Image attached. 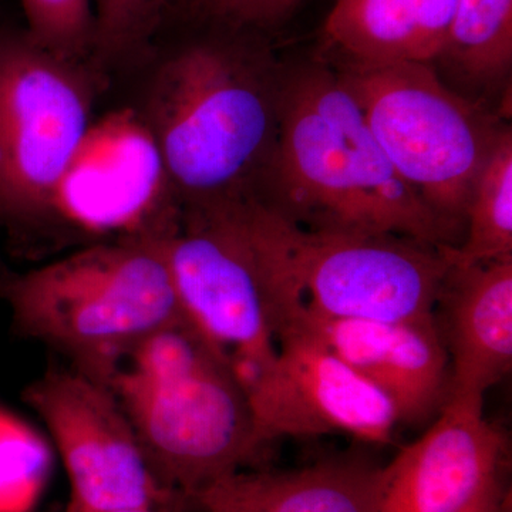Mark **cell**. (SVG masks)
Returning a JSON list of instances; mask_svg holds the SVG:
<instances>
[{"instance_id": "13", "label": "cell", "mask_w": 512, "mask_h": 512, "mask_svg": "<svg viewBox=\"0 0 512 512\" xmlns=\"http://www.w3.org/2000/svg\"><path fill=\"white\" fill-rule=\"evenodd\" d=\"M292 326L316 336L390 400L400 424L436 419L450 397V359L436 316L419 320L298 315Z\"/></svg>"}, {"instance_id": "17", "label": "cell", "mask_w": 512, "mask_h": 512, "mask_svg": "<svg viewBox=\"0 0 512 512\" xmlns=\"http://www.w3.org/2000/svg\"><path fill=\"white\" fill-rule=\"evenodd\" d=\"M456 264L512 258V133L501 128L471 190L457 247H443Z\"/></svg>"}, {"instance_id": "8", "label": "cell", "mask_w": 512, "mask_h": 512, "mask_svg": "<svg viewBox=\"0 0 512 512\" xmlns=\"http://www.w3.org/2000/svg\"><path fill=\"white\" fill-rule=\"evenodd\" d=\"M238 200L190 205L160 234L184 318L244 387L274 363L276 339Z\"/></svg>"}, {"instance_id": "24", "label": "cell", "mask_w": 512, "mask_h": 512, "mask_svg": "<svg viewBox=\"0 0 512 512\" xmlns=\"http://www.w3.org/2000/svg\"><path fill=\"white\" fill-rule=\"evenodd\" d=\"M497 512H512L511 491H508V494L505 495L503 504L500 505Z\"/></svg>"}, {"instance_id": "26", "label": "cell", "mask_w": 512, "mask_h": 512, "mask_svg": "<svg viewBox=\"0 0 512 512\" xmlns=\"http://www.w3.org/2000/svg\"><path fill=\"white\" fill-rule=\"evenodd\" d=\"M188 2H190V0H171V6H173L174 3H181V5H187Z\"/></svg>"}, {"instance_id": "16", "label": "cell", "mask_w": 512, "mask_h": 512, "mask_svg": "<svg viewBox=\"0 0 512 512\" xmlns=\"http://www.w3.org/2000/svg\"><path fill=\"white\" fill-rule=\"evenodd\" d=\"M457 0H336L326 43L342 67L430 63L443 57Z\"/></svg>"}, {"instance_id": "14", "label": "cell", "mask_w": 512, "mask_h": 512, "mask_svg": "<svg viewBox=\"0 0 512 512\" xmlns=\"http://www.w3.org/2000/svg\"><path fill=\"white\" fill-rule=\"evenodd\" d=\"M434 316L450 359L448 400L484 407L512 369V258L448 261Z\"/></svg>"}, {"instance_id": "20", "label": "cell", "mask_w": 512, "mask_h": 512, "mask_svg": "<svg viewBox=\"0 0 512 512\" xmlns=\"http://www.w3.org/2000/svg\"><path fill=\"white\" fill-rule=\"evenodd\" d=\"M26 35L33 43L62 59L83 63L92 56V0H19Z\"/></svg>"}, {"instance_id": "15", "label": "cell", "mask_w": 512, "mask_h": 512, "mask_svg": "<svg viewBox=\"0 0 512 512\" xmlns=\"http://www.w3.org/2000/svg\"><path fill=\"white\" fill-rule=\"evenodd\" d=\"M382 468L359 458L248 468L201 488L187 504L200 512H376Z\"/></svg>"}, {"instance_id": "10", "label": "cell", "mask_w": 512, "mask_h": 512, "mask_svg": "<svg viewBox=\"0 0 512 512\" xmlns=\"http://www.w3.org/2000/svg\"><path fill=\"white\" fill-rule=\"evenodd\" d=\"M157 138L126 107L92 121L57 183L49 218L96 242L161 234L177 218Z\"/></svg>"}, {"instance_id": "7", "label": "cell", "mask_w": 512, "mask_h": 512, "mask_svg": "<svg viewBox=\"0 0 512 512\" xmlns=\"http://www.w3.org/2000/svg\"><path fill=\"white\" fill-rule=\"evenodd\" d=\"M83 63L0 29V224L22 234L49 220L64 168L92 119Z\"/></svg>"}, {"instance_id": "23", "label": "cell", "mask_w": 512, "mask_h": 512, "mask_svg": "<svg viewBox=\"0 0 512 512\" xmlns=\"http://www.w3.org/2000/svg\"><path fill=\"white\" fill-rule=\"evenodd\" d=\"M187 510V504L174 503L165 505H148V507L126 508V510H117L110 512H185Z\"/></svg>"}, {"instance_id": "11", "label": "cell", "mask_w": 512, "mask_h": 512, "mask_svg": "<svg viewBox=\"0 0 512 512\" xmlns=\"http://www.w3.org/2000/svg\"><path fill=\"white\" fill-rule=\"evenodd\" d=\"M275 338L274 363L247 390L264 446L328 434L379 446L393 440L399 417L377 387L305 330L286 326Z\"/></svg>"}, {"instance_id": "18", "label": "cell", "mask_w": 512, "mask_h": 512, "mask_svg": "<svg viewBox=\"0 0 512 512\" xmlns=\"http://www.w3.org/2000/svg\"><path fill=\"white\" fill-rule=\"evenodd\" d=\"M441 59L477 86L505 79L512 66V0H457Z\"/></svg>"}, {"instance_id": "19", "label": "cell", "mask_w": 512, "mask_h": 512, "mask_svg": "<svg viewBox=\"0 0 512 512\" xmlns=\"http://www.w3.org/2000/svg\"><path fill=\"white\" fill-rule=\"evenodd\" d=\"M92 57L116 63L143 55L163 25L171 0H92Z\"/></svg>"}, {"instance_id": "4", "label": "cell", "mask_w": 512, "mask_h": 512, "mask_svg": "<svg viewBox=\"0 0 512 512\" xmlns=\"http://www.w3.org/2000/svg\"><path fill=\"white\" fill-rule=\"evenodd\" d=\"M238 211L274 333L298 315L383 322L434 316L448 271L443 247L303 227L254 197L238 200Z\"/></svg>"}, {"instance_id": "9", "label": "cell", "mask_w": 512, "mask_h": 512, "mask_svg": "<svg viewBox=\"0 0 512 512\" xmlns=\"http://www.w3.org/2000/svg\"><path fill=\"white\" fill-rule=\"evenodd\" d=\"M23 400L62 458L73 512L187 504L154 476L133 424L106 384L69 366L50 367L26 386Z\"/></svg>"}, {"instance_id": "12", "label": "cell", "mask_w": 512, "mask_h": 512, "mask_svg": "<svg viewBox=\"0 0 512 512\" xmlns=\"http://www.w3.org/2000/svg\"><path fill=\"white\" fill-rule=\"evenodd\" d=\"M505 467L507 440L484 407L448 400L426 433L383 466L376 512H463Z\"/></svg>"}, {"instance_id": "21", "label": "cell", "mask_w": 512, "mask_h": 512, "mask_svg": "<svg viewBox=\"0 0 512 512\" xmlns=\"http://www.w3.org/2000/svg\"><path fill=\"white\" fill-rule=\"evenodd\" d=\"M303 0H190L191 8L228 28H266L286 18Z\"/></svg>"}, {"instance_id": "22", "label": "cell", "mask_w": 512, "mask_h": 512, "mask_svg": "<svg viewBox=\"0 0 512 512\" xmlns=\"http://www.w3.org/2000/svg\"><path fill=\"white\" fill-rule=\"evenodd\" d=\"M508 491L510 490H507L505 485V477L498 478L485 487L463 512H497Z\"/></svg>"}, {"instance_id": "5", "label": "cell", "mask_w": 512, "mask_h": 512, "mask_svg": "<svg viewBox=\"0 0 512 512\" xmlns=\"http://www.w3.org/2000/svg\"><path fill=\"white\" fill-rule=\"evenodd\" d=\"M279 83L248 47L202 40L161 64L146 119L168 177L190 205L244 198L268 170L278 128Z\"/></svg>"}, {"instance_id": "25", "label": "cell", "mask_w": 512, "mask_h": 512, "mask_svg": "<svg viewBox=\"0 0 512 512\" xmlns=\"http://www.w3.org/2000/svg\"><path fill=\"white\" fill-rule=\"evenodd\" d=\"M6 272H9L8 268H6V266L2 264V261H0V276L5 275Z\"/></svg>"}, {"instance_id": "2", "label": "cell", "mask_w": 512, "mask_h": 512, "mask_svg": "<svg viewBox=\"0 0 512 512\" xmlns=\"http://www.w3.org/2000/svg\"><path fill=\"white\" fill-rule=\"evenodd\" d=\"M12 328L106 384L137 346L185 319L160 234L93 242L0 278Z\"/></svg>"}, {"instance_id": "27", "label": "cell", "mask_w": 512, "mask_h": 512, "mask_svg": "<svg viewBox=\"0 0 512 512\" xmlns=\"http://www.w3.org/2000/svg\"><path fill=\"white\" fill-rule=\"evenodd\" d=\"M64 512H73L72 510H70L69 507H66V510H64Z\"/></svg>"}, {"instance_id": "1", "label": "cell", "mask_w": 512, "mask_h": 512, "mask_svg": "<svg viewBox=\"0 0 512 512\" xmlns=\"http://www.w3.org/2000/svg\"><path fill=\"white\" fill-rule=\"evenodd\" d=\"M268 173L275 191L269 204L303 227L460 244L396 173L359 104L325 64L302 67L279 83Z\"/></svg>"}, {"instance_id": "3", "label": "cell", "mask_w": 512, "mask_h": 512, "mask_svg": "<svg viewBox=\"0 0 512 512\" xmlns=\"http://www.w3.org/2000/svg\"><path fill=\"white\" fill-rule=\"evenodd\" d=\"M110 389L154 476L185 500L266 453L234 370L187 319L158 330L124 360Z\"/></svg>"}, {"instance_id": "6", "label": "cell", "mask_w": 512, "mask_h": 512, "mask_svg": "<svg viewBox=\"0 0 512 512\" xmlns=\"http://www.w3.org/2000/svg\"><path fill=\"white\" fill-rule=\"evenodd\" d=\"M396 173L463 238L471 190L501 128L430 63L336 70Z\"/></svg>"}]
</instances>
